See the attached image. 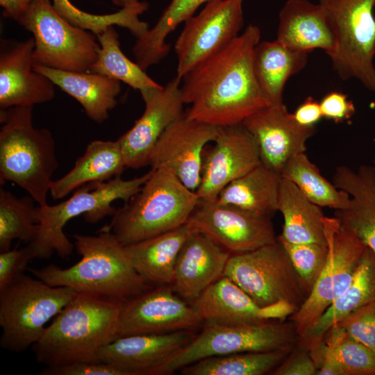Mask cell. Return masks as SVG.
<instances>
[{
	"label": "cell",
	"mask_w": 375,
	"mask_h": 375,
	"mask_svg": "<svg viewBox=\"0 0 375 375\" xmlns=\"http://www.w3.org/2000/svg\"><path fill=\"white\" fill-rule=\"evenodd\" d=\"M260 29L249 24L231 43L194 67L181 80L185 117L215 127L241 124L270 104L253 66Z\"/></svg>",
	"instance_id": "6da1fadb"
},
{
	"label": "cell",
	"mask_w": 375,
	"mask_h": 375,
	"mask_svg": "<svg viewBox=\"0 0 375 375\" xmlns=\"http://www.w3.org/2000/svg\"><path fill=\"white\" fill-rule=\"evenodd\" d=\"M74 238L81 256L76 264L65 269L50 264L28 270L51 286L122 301L153 287L138 272L126 246L110 231L101 228L97 235L75 234Z\"/></svg>",
	"instance_id": "7a4b0ae2"
},
{
	"label": "cell",
	"mask_w": 375,
	"mask_h": 375,
	"mask_svg": "<svg viewBox=\"0 0 375 375\" xmlns=\"http://www.w3.org/2000/svg\"><path fill=\"white\" fill-rule=\"evenodd\" d=\"M124 301L77 292L32 345L46 367L99 362L100 353L117 338Z\"/></svg>",
	"instance_id": "3957f363"
},
{
	"label": "cell",
	"mask_w": 375,
	"mask_h": 375,
	"mask_svg": "<svg viewBox=\"0 0 375 375\" xmlns=\"http://www.w3.org/2000/svg\"><path fill=\"white\" fill-rule=\"evenodd\" d=\"M33 108L0 110V181L15 183L44 206L58 162L51 133L33 125Z\"/></svg>",
	"instance_id": "277c9868"
},
{
	"label": "cell",
	"mask_w": 375,
	"mask_h": 375,
	"mask_svg": "<svg viewBox=\"0 0 375 375\" xmlns=\"http://www.w3.org/2000/svg\"><path fill=\"white\" fill-rule=\"evenodd\" d=\"M199 200L196 192L168 169H151L140 190L116 209L103 228L123 245H130L186 224Z\"/></svg>",
	"instance_id": "5b68a950"
},
{
	"label": "cell",
	"mask_w": 375,
	"mask_h": 375,
	"mask_svg": "<svg viewBox=\"0 0 375 375\" xmlns=\"http://www.w3.org/2000/svg\"><path fill=\"white\" fill-rule=\"evenodd\" d=\"M150 176V171L130 180L120 176L109 181L92 182L76 189L67 199L56 204L38 206V224L34 235L26 244L34 258L49 259L56 253L68 259L74 245L65 235L63 228L72 219L83 215L88 223H97L107 215H112V202L128 201L138 193Z\"/></svg>",
	"instance_id": "8992f818"
},
{
	"label": "cell",
	"mask_w": 375,
	"mask_h": 375,
	"mask_svg": "<svg viewBox=\"0 0 375 375\" xmlns=\"http://www.w3.org/2000/svg\"><path fill=\"white\" fill-rule=\"evenodd\" d=\"M76 293L24 274L0 289L1 347L13 353L26 351Z\"/></svg>",
	"instance_id": "52a82bcc"
},
{
	"label": "cell",
	"mask_w": 375,
	"mask_h": 375,
	"mask_svg": "<svg viewBox=\"0 0 375 375\" xmlns=\"http://www.w3.org/2000/svg\"><path fill=\"white\" fill-rule=\"evenodd\" d=\"M334 38L328 54L343 81L356 78L375 91V0H318Z\"/></svg>",
	"instance_id": "ba28073f"
},
{
	"label": "cell",
	"mask_w": 375,
	"mask_h": 375,
	"mask_svg": "<svg viewBox=\"0 0 375 375\" xmlns=\"http://www.w3.org/2000/svg\"><path fill=\"white\" fill-rule=\"evenodd\" d=\"M17 22L33 35L35 65L90 72L100 47L97 35L67 22L51 0H33Z\"/></svg>",
	"instance_id": "9c48e42d"
},
{
	"label": "cell",
	"mask_w": 375,
	"mask_h": 375,
	"mask_svg": "<svg viewBox=\"0 0 375 375\" xmlns=\"http://www.w3.org/2000/svg\"><path fill=\"white\" fill-rule=\"evenodd\" d=\"M223 276L262 307L285 301L299 308L308 295L278 239L248 252L231 254Z\"/></svg>",
	"instance_id": "30bf717a"
},
{
	"label": "cell",
	"mask_w": 375,
	"mask_h": 375,
	"mask_svg": "<svg viewBox=\"0 0 375 375\" xmlns=\"http://www.w3.org/2000/svg\"><path fill=\"white\" fill-rule=\"evenodd\" d=\"M326 263L308 296L289 317L299 338L347 289L367 247L336 217H325Z\"/></svg>",
	"instance_id": "8fae6325"
},
{
	"label": "cell",
	"mask_w": 375,
	"mask_h": 375,
	"mask_svg": "<svg viewBox=\"0 0 375 375\" xmlns=\"http://www.w3.org/2000/svg\"><path fill=\"white\" fill-rule=\"evenodd\" d=\"M299 341L290 321L234 326L205 324L165 367L163 374L201 359L231 353L293 350Z\"/></svg>",
	"instance_id": "7c38bea8"
},
{
	"label": "cell",
	"mask_w": 375,
	"mask_h": 375,
	"mask_svg": "<svg viewBox=\"0 0 375 375\" xmlns=\"http://www.w3.org/2000/svg\"><path fill=\"white\" fill-rule=\"evenodd\" d=\"M244 0H210L184 23L174 44L176 77L182 79L194 67L217 53L240 33Z\"/></svg>",
	"instance_id": "4fadbf2b"
},
{
	"label": "cell",
	"mask_w": 375,
	"mask_h": 375,
	"mask_svg": "<svg viewBox=\"0 0 375 375\" xmlns=\"http://www.w3.org/2000/svg\"><path fill=\"white\" fill-rule=\"evenodd\" d=\"M203 325L200 313L192 303L176 294L171 285H157L123 301L117 338L195 331Z\"/></svg>",
	"instance_id": "5bb4252c"
},
{
	"label": "cell",
	"mask_w": 375,
	"mask_h": 375,
	"mask_svg": "<svg viewBox=\"0 0 375 375\" xmlns=\"http://www.w3.org/2000/svg\"><path fill=\"white\" fill-rule=\"evenodd\" d=\"M271 216L215 200L199 199L188 223L231 254L248 252L277 240Z\"/></svg>",
	"instance_id": "9a60e30c"
},
{
	"label": "cell",
	"mask_w": 375,
	"mask_h": 375,
	"mask_svg": "<svg viewBox=\"0 0 375 375\" xmlns=\"http://www.w3.org/2000/svg\"><path fill=\"white\" fill-rule=\"evenodd\" d=\"M181 80L176 76L165 86L140 91L144 110L133 126L117 139L126 167L150 165L155 146L164 131L185 117Z\"/></svg>",
	"instance_id": "2e32d148"
},
{
	"label": "cell",
	"mask_w": 375,
	"mask_h": 375,
	"mask_svg": "<svg viewBox=\"0 0 375 375\" xmlns=\"http://www.w3.org/2000/svg\"><path fill=\"white\" fill-rule=\"evenodd\" d=\"M213 142L203 153L199 199H217L227 185L261 163L256 141L242 124L219 127Z\"/></svg>",
	"instance_id": "e0dca14e"
},
{
	"label": "cell",
	"mask_w": 375,
	"mask_h": 375,
	"mask_svg": "<svg viewBox=\"0 0 375 375\" xmlns=\"http://www.w3.org/2000/svg\"><path fill=\"white\" fill-rule=\"evenodd\" d=\"M218 132V127L183 117L162 134L149 165L151 169H168L188 188L196 192L201 182L204 150Z\"/></svg>",
	"instance_id": "ac0fdd59"
},
{
	"label": "cell",
	"mask_w": 375,
	"mask_h": 375,
	"mask_svg": "<svg viewBox=\"0 0 375 375\" xmlns=\"http://www.w3.org/2000/svg\"><path fill=\"white\" fill-rule=\"evenodd\" d=\"M197 334L182 330L119 337L101 350L100 360L123 375H161Z\"/></svg>",
	"instance_id": "d6986e66"
},
{
	"label": "cell",
	"mask_w": 375,
	"mask_h": 375,
	"mask_svg": "<svg viewBox=\"0 0 375 375\" xmlns=\"http://www.w3.org/2000/svg\"><path fill=\"white\" fill-rule=\"evenodd\" d=\"M242 125L258 147L261 163L281 174L294 156L306 151L315 126L299 124L284 103H270L255 112Z\"/></svg>",
	"instance_id": "ffe728a7"
},
{
	"label": "cell",
	"mask_w": 375,
	"mask_h": 375,
	"mask_svg": "<svg viewBox=\"0 0 375 375\" xmlns=\"http://www.w3.org/2000/svg\"><path fill=\"white\" fill-rule=\"evenodd\" d=\"M192 303L200 313L204 325L234 326L283 322L298 309L297 306L285 301L260 306L225 276L210 285Z\"/></svg>",
	"instance_id": "44dd1931"
},
{
	"label": "cell",
	"mask_w": 375,
	"mask_h": 375,
	"mask_svg": "<svg viewBox=\"0 0 375 375\" xmlns=\"http://www.w3.org/2000/svg\"><path fill=\"white\" fill-rule=\"evenodd\" d=\"M34 40H3L0 48V108L33 106L54 99L55 85L34 69Z\"/></svg>",
	"instance_id": "7402d4cb"
},
{
	"label": "cell",
	"mask_w": 375,
	"mask_h": 375,
	"mask_svg": "<svg viewBox=\"0 0 375 375\" xmlns=\"http://www.w3.org/2000/svg\"><path fill=\"white\" fill-rule=\"evenodd\" d=\"M231 255L211 238L194 231L178 254L171 287L183 299L194 302L223 276Z\"/></svg>",
	"instance_id": "603a6c76"
},
{
	"label": "cell",
	"mask_w": 375,
	"mask_h": 375,
	"mask_svg": "<svg viewBox=\"0 0 375 375\" xmlns=\"http://www.w3.org/2000/svg\"><path fill=\"white\" fill-rule=\"evenodd\" d=\"M333 183L350 197L346 208L334 210V217L375 253V167L338 166Z\"/></svg>",
	"instance_id": "cb8c5ba5"
},
{
	"label": "cell",
	"mask_w": 375,
	"mask_h": 375,
	"mask_svg": "<svg viewBox=\"0 0 375 375\" xmlns=\"http://www.w3.org/2000/svg\"><path fill=\"white\" fill-rule=\"evenodd\" d=\"M278 19L276 40L285 46L306 52L320 49L327 55L333 50V35L324 10L318 3L287 0Z\"/></svg>",
	"instance_id": "d4e9b609"
},
{
	"label": "cell",
	"mask_w": 375,
	"mask_h": 375,
	"mask_svg": "<svg viewBox=\"0 0 375 375\" xmlns=\"http://www.w3.org/2000/svg\"><path fill=\"white\" fill-rule=\"evenodd\" d=\"M34 69L76 99L97 123L104 122L118 104L122 87L116 79L91 72H69L35 64Z\"/></svg>",
	"instance_id": "484cf974"
},
{
	"label": "cell",
	"mask_w": 375,
	"mask_h": 375,
	"mask_svg": "<svg viewBox=\"0 0 375 375\" xmlns=\"http://www.w3.org/2000/svg\"><path fill=\"white\" fill-rule=\"evenodd\" d=\"M375 301V253L366 247L346 291L299 338L310 349L323 340L327 331L351 311Z\"/></svg>",
	"instance_id": "4316f807"
},
{
	"label": "cell",
	"mask_w": 375,
	"mask_h": 375,
	"mask_svg": "<svg viewBox=\"0 0 375 375\" xmlns=\"http://www.w3.org/2000/svg\"><path fill=\"white\" fill-rule=\"evenodd\" d=\"M126 167L117 140H93L76 160L72 169L61 178L53 181L51 196L55 200L64 198L87 183L106 181L120 176Z\"/></svg>",
	"instance_id": "83f0119b"
},
{
	"label": "cell",
	"mask_w": 375,
	"mask_h": 375,
	"mask_svg": "<svg viewBox=\"0 0 375 375\" xmlns=\"http://www.w3.org/2000/svg\"><path fill=\"white\" fill-rule=\"evenodd\" d=\"M188 223L126 246L138 272L151 285H171L175 265L185 242L194 231Z\"/></svg>",
	"instance_id": "f1b7e54d"
},
{
	"label": "cell",
	"mask_w": 375,
	"mask_h": 375,
	"mask_svg": "<svg viewBox=\"0 0 375 375\" xmlns=\"http://www.w3.org/2000/svg\"><path fill=\"white\" fill-rule=\"evenodd\" d=\"M278 211L283 217L281 238L294 244H326L321 207L310 201L290 181L282 177Z\"/></svg>",
	"instance_id": "f546056e"
},
{
	"label": "cell",
	"mask_w": 375,
	"mask_h": 375,
	"mask_svg": "<svg viewBox=\"0 0 375 375\" xmlns=\"http://www.w3.org/2000/svg\"><path fill=\"white\" fill-rule=\"evenodd\" d=\"M308 53L289 48L275 40L260 41L253 51V66L259 85L270 103H283L288 80L301 72Z\"/></svg>",
	"instance_id": "4dcf8cb0"
},
{
	"label": "cell",
	"mask_w": 375,
	"mask_h": 375,
	"mask_svg": "<svg viewBox=\"0 0 375 375\" xmlns=\"http://www.w3.org/2000/svg\"><path fill=\"white\" fill-rule=\"evenodd\" d=\"M281 179L280 173L260 163L227 185L217 201L272 217L278 211Z\"/></svg>",
	"instance_id": "1f68e13d"
},
{
	"label": "cell",
	"mask_w": 375,
	"mask_h": 375,
	"mask_svg": "<svg viewBox=\"0 0 375 375\" xmlns=\"http://www.w3.org/2000/svg\"><path fill=\"white\" fill-rule=\"evenodd\" d=\"M210 0H172L156 25L136 42L133 53L136 62L146 70L168 54L170 45L166 39L181 23L194 15L197 9Z\"/></svg>",
	"instance_id": "d6a6232c"
},
{
	"label": "cell",
	"mask_w": 375,
	"mask_h": 375,
	"mask_svg": "<svg viewBox=\"0 0 375 375\" xmlns=\"http://www.w3.org/2000/svg\"><path fill=\"white\" fill-rule=\"evenodd\" d=\"M292 351L244 352L210 356L191 363L179 371L183 375H263L272 373Z\"/></svg>",
	"instance_id": "836d02e7"
},
{
	"label": "cell",
	"mask_w": 375,
	"mask_h": 375,
	"mask_svg": "<svg viewBox=\"0 0 375 375\" xmlns=\"http://www.w3.org/2000/svg\"><path fill=\"white\" fill-rule=\"evenodd\" d=\"M99 49L90 72L98 73L127 84L141 91L162 85L150 78L137 62H133L122 51L119 35L114 26L97 35Z\"/></svg>",
	"instance_id": "e575fe53"
},
{
	"label": "cell",
	"mask_w": 375,
	"mask_h": 375,
	"mask_svg": "<svg viewBox=\"0 0 375 375\" xmlns=\"http://www.w3.org/2000/svg\"><path fill=\"white\" fill-rule=\"evenodd\" d=\"M281 175L292 182L310 201L320 207L336 210L349 204V194L326 180L306 152L291 158Z\"/></svg>",
	"instance_id": "d590c367"
},
{
	"label": "cell",
	"mask_w": 375,
	"mask_h": 375,
	"mask_svg": "<svg viewBox=\"0 0 375 375\" xmlns=\"http://www.w3.org/2000/svg\"><path fill=\"white\" fill-rule=\"evenodd\" d=\"M52 1L54 9L67 22L96 35L107 28L117 25L127 28L138 39L149 29L148 24L140 19V15L148 9V3L145 1L106 15L84 12L73 5L69 0Z\"/></svg>",
	"instance_id": "8d00e7d4"
},
{
	"label": "cell",
	"mask_w": 375,
	"mask_h": 375,
	"mask_svg": "<svg viewBox=\"0 0 375 375\" xmlns=\"http://www.w3.org/2000/svg\"><path fill=\"white\" fill-rule=\"evenodd\" d=\"M32 197L17 198L10 191L0 189V251L10 249L19 240L28 244L38 224V206Z\"/></svg>",
	"instance_id": "74e56055"
},
{
	"label": "cell",
	"mask_w": 375,
	"mask_h": 375,
	"mask_svg": "<svg viewBox=\"0 0 375 375\" xmlns=\"http://www.w3.org/2000/svg\"><path fill=\"white\" fill-rule=\"evenodd\" d=\"M323 340L333 349L346 375H375V354L340 326H332Z\"/></svg>",
	"instance_id": "f35d334b"
},
{
	"label": "cell",
	"mask_w": 375,
	"mask_h": 375,
	"mask_svg": "<svg viewBox=\"0 0 375 375\" xmlns=\"http://www.w3.org/2000/svg\"><path fill=\"white\" fill-rule=\"evenodd\" d=\"M277 239L284 247L309 294L326 263L327 244H294L287 242L279 235Z\"/></svg>",
	"instance_id": "ab89813d"
},
{
	"label": "cell",
	"mask_w": 375,
	"mask_h": 375,
	"mask_svg": "<svg viewBox=\"0 0 375 375\" xmlns=\"http://www.w3.org/2000/svg\"><path fill=\"white\" fill-rule=\"evenodd\" d=\"M336 324L375 354V301L351 311Z\"/></svg>",
	"instance_id": "60d3db41"
},
{
	"label": "cell",
	"mask_w": 375,
	"mask_h": 375,
	"mask_svg": "<svg viewBox=\"0 0 375 375\" xmlns=\"http://www.w3.org/2000/svg\"><path fill=\"white\" fill-rule=\"evenodd\" d=\"M33 259V254L27 245L22 249L1 252L0 289L24 274L28 263Z\"/></svg>",
	"instance_id": "b9f144b4"
},
{
	"label": "cell",
	"mask_w": 375,
	"mask_h": 375,
	"mask_svg": "<svg viewBox=\"0 0 375 375\" xmlns=\"http://www.w3.org/2000/svg\"><path fill=\"white\" fill-rule=\"evenodd\" d=\"M41 375H123L112 365L103 362H78L57 367H46Z\"/></svg>",
	"instance_id": "7bdbcfd3"
},
{
	"label": "cell",
	"mask_w": 375,
	"mask_h": 375,
	"mask_svg": "<svg viewBox=\"0 0 375 375\" xmlns=\"http://www.w3.org/2000/svg\"><path fill=\"white\" fill-rule=\"evenodd\" d=\"M317 367L308 349L301 347L288 357L271 373L273 375H315Z\"/></svg>",
	"instance_id": "ee69618b"
},
{
	"label": "cell",
	"mask_w": 375,
	"mask_h": 375,
	"mask_svg": "<svg viewBox=\"0 0 375 375\" xmlns=\"http://www.w3.org/2000/svg\"><path fill=\"white\" fill-rule=\"evenodd\" d=\"M323 117L336 123L350 119L355 113L353 103L340 92H331L319 103Z\"/></svg>",
	"instance_id": "f6af8a7d"
},
{
	"label": "cell",
	"mask_w": 375,
	"mask_h": 375,
	"mask_svg": "<svg viewBox=\"0 0 375 375\" xmlns=\"http://www.w3.org/2000/svg\"><path fill=\"white\" fill-rule=\"evenodd\" d=\"M317 367V375H346L333 349L324 340L309 349Z\"/></svg>",
	"instance_id": "bcb514c9"
},
{
	"label": "cell",
	"mask_w": 375,
	"mask_h": 375,
	"mask_svg": "<svg viewBox=\"0 0 375 375\" xmlns=\"http://www.w3.org/2000/svg\"><path fill=\"white\" fill-rule=\"evenodd\" d=\"M297 122L304 126H315L322 116L319 103L312 97H308L293 113Z\"/></svg>",
	"instance_id": "7dc6e473"
},
{
	"label": "cell",
	"mask_w": 375,
	"mask_h": 375,
	"mask_svg": "<svg viewBox=\"0 0 375 375\" xmlns=\"http://www.w3.org/2000/svg\"><path fill=\"white\" fill-rule=\"evenodd\" d=\"M33 0H0L3 15L15 21L24 12Z\"/></svg>",
	"instance_id": "c3c4849f"
},
{
	"label": "cell",
	"mask_w": 375,
	"mask_h": 375,
	"mask_svg": "<svg viewBox=\"0 0 375 375\" xmlns=\"http://www.w3.org/2000/svg\"><path fill=\"white\" fill-rule=\"evenodd\" d=\"M112 2L122 8L134 6L140 3L139 0H111Z\"/></svg>",
	"instance_id": "681fc988"
},
{
	"label": "cell",
	"mask_w": 375,
	"mask_h": 375,
	"mask_svg": "<svg viewBox=\"0 0 375 375\" xmlns=\"http://www.w3.org/2000/svg\"><path fill=\"white\" fill-rule=\"evenodd\" d=\"M374 162H375V158H374Z\"/></svg>",
	"instance_id": "f907efd6"
}]
</instances>
